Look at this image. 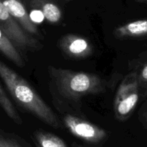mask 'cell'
I'll list each match as a JSON object with an SVG mask.
<instances>
[{
    "mask_svg": "<svg viewBox=\"0 0 147 147\" xmlns=\"http://www.w3.org/2000/svg\"><path fill=\"white\" fill-rule=\"evenodd\" d=\"M140 97L137 74L135 71L125 76L120 84L114 100V113L118 121H126L136 107Z\"/></svg>",
    "mask_w": 147,
    "mask_h": 147,
    "instance_id": "obj_3",
    "label": "cell"
},
{
    "mask_svg": "<svg viewBox=\"0 0 147 147\" xmlns=\"http://www.w3.org/2000/svg\"><path fill=\"white\" fill-rule=\"evenodd\" d=\"M140 120L143 125L147 128V103L142 107V110L140 113Z\"/></svg>",
    "mask_w": 147,
    "mask_h": 147,
    "instance_id": "obj_15",
    "label": "cell"
},
{
    "mask_svg": "<svg viewBox=\"0 0 147 147\" xmlns=\"http://www.w3.org/2000/svg\"><path fill=\"white\" fill-rule=\"evenodd\" d=\"M63 124L73 136L91 144H98L107 137V132L98 125L72 115H65Z\"/></svg>",
    "mask_w": 147,
    "mask_h": 147,
    "instance_id": "obj_5",
    "label": "cell"
},
{
    "mask_svg": "<svg viewBox=\"0 0 147 147\" xmlns=\"http://www.w3.org/2000/svg\"><path fill=\"white\" fill-rule=\"evenodd\" d=\"M0 53L20 67L25 66V61L19 50L0 28Z\"/></svg>",
    "mask_w": 147,
    "mask_h": 147,
    "instance_id": "obj_10",
    "label": "cell"
},
{
    "mask_svg": "<svg viewBox=\"0 0 147 147\" xmlns=\"http://www.w3.org/2000/svg\"><path fill=\"white\" fill-rule=\"evenodd\" d=\"M49 71L59 93L71 100H79L88 94H96L105 90L100 77L92 73L74 71L49 66Z\"/></svg>",
    "mask_w": 147,
    "mask_h": 147,
    "instance_id": "obj_2",
    "label": "cell"
},
{
    "mask_svg": "<svg viewBox=\"0 0 147 147\" xmlns=\"http://www.w3.org/2000/svg\"><path fill=\"white\" fill-rule=\"evenodd\" d=\"M2 2L9 14L25 32L30 35H40V31L30 17L22 0H2Z\"/></svg>",
    "mask_w": 147,
    "mask_h": 147,
    "instance_id": "obj_7",
    "label": "cell"
},
{
    "mask_svg": "<svg viewBox=\"0 0 147 147\" xmlns=\"http://www.w3.org/2000/svg\"><path fill=\"white\" fill-rule=\"evenodd\" d=\"M0 77L18 104L53 128L60 127L57 115L30 84L0 60Z\"/></svg>",
    "mask_w": 147,
    "mask_h": 147,
    "instance_id": "obj_1",
    "label": "cell"
},
{
    "mask_svg": "<svg viewBox=\"0 0 147 147\" xmlns=\"http://www.w3.org/2000/svg\"><path fill=\"white\" fill-rule=\"evenodd\" d=\"M59 47L66 56L76 59H86L94 51L93 46L87 38L74 34L63 35L59 40Z\"/></svg>",
    "mask_w": 147,
    "mask_h": 147,
    "instance_id": "obj_6",
    "label": "cell"
},
{
    "mask_svg": "<svg viewBox=\"0 0 147 147\" xmlns=\"http://www.w3.org/2000/svg\"><path fill=\"white\" fill-rule=\"evenodd\" d=\"M138 88L140 95L145 97L147 95V56L140 63L136 71Z\"/></svg>",
    "mask_w": 147,
    "mask_h": 147,
    "instance_id": "obj_13",
    "label": "cell"
},
{
    "mask_svg": "<svg viewBox=\"0 0 147 147\" xmlns=\"http://www.w3.org/2000/svg\"><path fill=\"white\" fill-rule=\"evenodd\" d=\"M30 6L40 10L46 20L51 23H58L61 20L62 12L60 8L49 0H32Z\"/></svg>",
    "mask_w": 147,
    "mask_h": 147,
    "instance_id": "obj_9",
    "label": "cell"
},
{
    "mask_svg": "<svg viewBox=\"0 0 147 147\" xmlns=\"http://www.w3.org/2000/svg\"><path fill=\"white\" fill-rule=\"evenodd\" d=\"M0 106L2 107L7 116L14 122L18 124L22 123V119L20 117L18 111L1 85H0Z\"/></svg>",
    "mask_w": 147,
    "mask_h": 147,
    "instance_id": "obj_12",
    "label": "cell"
},
{
    "mask_svg": "<svg viewBox=\"0 0 147 147\" xmlns=\"http://www.w3.org/2000/svg\"><path fill=\"white\" fill-rule=\"evenodd\" d=\"M114 35L120 39L147 37V19L131 21L117 27L114 30Z\"/></svg>",
    "mask_w": 147,
    "mask_h": 147,
    "instance_id": "obj_8",
    "label": "cell"
},
{
    "mask_svg": "<svg viewBox=\"0 0 147 147\" xmlns=\"http://www.w3.org/2000/svg\"><path fill=\"white\" fill-rule=\"evenodd\" d=\"M35 138L38 147H67L61 138L49 132L37 131Z\"/></svg>",
    "mask_w": 147,
    "mask_h": 147,
    "instance_id": "obj_11",
    "label": "cell"
},
{
    "mask_svg": "<svg viewBox=\"0 0 147 147\" xmlns=\"http://www.w3.org/2000/svg\"><path fill=\"white\" fill-rule=\"evenodd\" d=\"M0 28L19 51L34 50L41 45L21 28L8 12L2 0H0Z\"/></svg>",
    "mask_w": 147,
    "mask_h": 147,
    "instance_id": "obj_4",
    "label": "cell"
},
{
    "mask_svg": "<svg viewBox=\"0 0 147 147\" xmlns=\"http://www.w3.org/2000/svg\"><path fill=\"white\" fill-rule=\"evenodd\" d=\"M77 147H79V146H77Z\"/></svg>",
    "mask_w": 147,
    "mask_h": 147,
    "instance_id": "obj_18",
    "label": "cell"
},
{
    "mask_svg": "<svg viewBox=\"0 0 147 147\" xmlns=\"http://www.w3.org/2000/svg\"><path fill=\"white\" fill-rule=\"evenodd\" d=\"M67 1H69V0H67Z\"/></svg>",
    "mask_w": 147,
    "mask_h": 147,
    "instance_id": "obj_17",
    "label": "cell"
},
{
    "mask_svg": "<svg viewBox=\"0 0 147 147\" xmlns=\"http://www.w3.org/2000/svg\"><path fill=\"white\" fill-rule=\"evenodd\" d=\"M135 1L136 2H138V3L146 4V5H147V0H135Z\"/></svg>",
    "mask_w": 147,
    "mask_h": 147,
    "instance_id": "obj_16",
    "label": "cell"
},
{
    "mask_svg": "<svg viewBox=\"0 0 147 147\" xmlns=\"http://www.w3.org/2000/svg\"><path fill=\"white\" fill-rule=\"evenodd\" d=\"M0 147H22L15 140L0 135Z\"/></svg>",
    "mask_w": 147,
    "mask_h": 147,
    "instance_id": "obj_14",
    "label": "cell"
}]
</instances>
